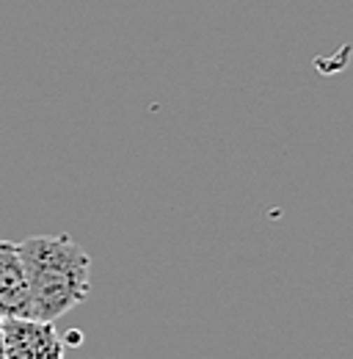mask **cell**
<instances>
[{"label": "cell", "mask_w": 353, "mask_h": 359, "mask_svg": "<svg viewBox=\"0 0 353 359\" xmlns=\"http://www.w3.org/2000/svg\"><path fill=\"white\" fill-rule=\"evenodd\" d=\"M28 285L25 318L58 320L91 293V260L72 235H31L17 243Z\"/></svg>", "instance_id": "cell-1"}, {"label": "cell", "mask_w": 353, "mask_h": 359, "mask_svg": "<svg viewBox=\"0 0 353 359\" xmlns=\"http://www.w3.org/2000/svg\"><path fill=\"white\" fill-rule=\"evenodd\" d=\"M58 329L36 318H3V359H64Z\"/></svg>", "instance_id": "cell-2"}, {"label": "cell", "mask_w": 353, "mask_h": 359, "mask_svg": "<svg viewBox=\"0 0 353 359\" xmlns=\"http://www.w3.org/2000/svg\"><path fill=\"white\" fill-rule=\"evenodd\" d=\"M28 313V285L14 241L0 238V318H20Z\"/></svg>", "instance_id": "cell-3"}, {"label": "cell", "mask_w": 353, "mask_h": 359, "mask_svg": "<svg viewBox=\"0 0 353 359\" xmlns=\"http://www.w3.org/2000/svg\"><path fill=\"white\" fill-rule=\"evenodd\" d=\"M0 359H3V318H0Z\"/></svg>", "instance_id": "cell-4"}]
</instances>
